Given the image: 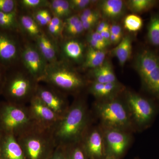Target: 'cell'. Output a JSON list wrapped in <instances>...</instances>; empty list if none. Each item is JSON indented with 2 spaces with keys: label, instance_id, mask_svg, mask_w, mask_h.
<instances>
[{
  "label": "cell",
  "instance_id": "6da1fadb",
  "mask_svg": "<svg viewBox=\"0 0 159 159\" xmlns=\"http://www.w3.org/2000/svg\"><path fill=\"white\" fill-rule=\"evenodd\" d=\"M89 113L84 101L74 102L52 129L56 146H66L81 142L88 129Z\"/></svg>",
  "mask_w": 159,
  "mask_h": 159
},
{
  "label": "cell",
  "instance_id": "7a4b0ae2",
  "mask_svg": "<svg viewBox=\"0 0 159 159\" xmlns=\"http://www.w3.org/2000/svg\"><path fill=\"white\" fill-rule=\"evenodd\" d=\"M16 139L26 159H48L57 147L52 130L37 125Z\"/></svg>",
  "mask_w": 159,
  "mask_h": 159
},
{
  "label": "cell",
  "instance_id": "3957f363",
  "mask_svg": "<svg viewBox=\"0 0 159 159\" xmlns=\"http://www.w3.org/2000/svg\"><path fill=\"white\" fill-rule=\"evenodd\" d=\"M36 125L28 107L6 102L0 104V130L17 138Z\"/></svg>",
  "mask_w": 159,
  "mask_h": 159
},
{
  "label": "cell",
  "instance_id": "277c9868",
  "mask_svg": "<svg viewBox=\"0 0 159 159\" xmlns=\"http://www.w3.org/2000/svg\"><path fill=\"white\" fill-rule=\"evenodd\" d=\"M94 109L103 127L127 131L133 126L125 102L117 98L99 100L95 103Z\"/></svg>",
  "mask_w": 159,
  "mask_h": 159
},
{
  "label": "cell",
  "instance_id": "5b68a950",
  "mask_svg": "<svg viewBox=\"0 0 159 159\" xmlns=\"http://www.w3.org/2000/svg\"><path fill=\"white\" fill-rule=\"evenodd\" d=\"M36 82L32 77L21 73L6 74L1 94L7 102L25 105L36 94Z\"/></svg>",
  "mask_w": 159,
  "mask_h": 159
},
{
  "label": "cell",
  "instance_id": "8992f818",
  "mask_svg": "<svg viewBox=\"0 0 159 159\" xmlns=\"http://www.w3.org/2000/svg\"><path fill=\"white\" fill-rule=\"evenodd\" d=\"M134 66L143 88L159 100V55L148 49H143L137 54Z\"/></svg>",
  "mask_w": 159,
  "mask_h": 159
},
{
  "label": "cell",
  "instance_id": "52a82bcc",
  "mask_svg": "<svg viewBox=\"0 0 159 159\" xmlns=\"http://www.w3.org/2000/svg\"><path fill=\"white\" fill-rule=\"evenodd\" d=\"M41 81H45L56 88L67 92H76L86 85L85 80L77 72L60 65L47 67Z\"/></svg>",
  "mask_w": 159,
  "mask_h": 159
},
{
  "label": "cell",
  "instance_id": "ba28073f",
  "mask_svg": "<svg viewBox=\"0 0 159 159\" xmlns=\"http://www.w3.org/2000/svg\"><path fill=\"white\" fill-rule=\"evenodd\" d=\"M125 102L133 124L144 129L148 127L154 119L157 109L154 104L136 93L126 92Z\"/></svg>",
  "mask_w": 159,
  "mask_h": 159
},
{
  "label": "cell",
  "instance_id": "9c48e42d",
  "mask_svg": "<svg viewBox=\"0 0 159 159\" xmlns=\"http://www.w3.org/2000/svg\"><path fill=\"white\" fill-rule=\"evenodd\" d=\"M103 129L106 155H108L120 159L129 146L130 135L126 131L119 129L103 127Z\"/></svg>",
  "mask_w": 159,
  "mask_h": 159
},
{
  "label": "cell",
  "instance_id": "30bf717a",
  "mask_svg": "<svg viewBox=\"0 0 159 159\" xmlns=\"http://www.w3.org/2000/svg\"><path fill=\"white\" fill-rule=\"evenodd\" d=\"M28 106L29 112L36 125L52 130L60 117L43 103L36 95L32 97Z\"/></svg>",
  "mask_w": 159,
  "mask_h": 159
},
{
  "label": "cell",
  "instance_id": "8fae6325",
  "mask_svg": "<svg viewBox=\"0 0 159 159\" xmlns=\"http://www.w3.org/2000/svg\"><path fill=\"white\" fill-rule=\"evenodd\" d=\"M22 58L30 76L37 82L41 81L45 74L48 66L47 61L38 49L32 46H27L23 51Z\"/></svg>",
  "mask_w": 159,
  "mask_h": 159
},
{
  "label": "cell",
  "instance_id": "7c38bea8",
  "mask_svg": "<svg viewBox=\"0 0 159 159\" xmlns=\"http://www.w3.org/2000/svg\"><path fill=\"white\" fill-rule=\"evenodd\" d=\"M81 142L89 159H102L105 156L103 134L99 128L88 129Z\"/></svg>",
  "mask_w": 159,
  "mask_h": 159
},
{
  "label": "cell",
  "instance_id": "4fadbf2b",
  "mask_svg": "<svg viewBox=\"0 0 159 159\" xmlns=\"http://www.w3.org/2000/svg\"><path fill=\"white\" fill-rule=\"evenodd\" d=\"M35 95L60 118L70 107L66 98L51 89L38 86Z\"/></svg>",
  "mask_w": 159,
  "mask_h": 159
},
{
  "label": "cell",
  "instance_id": "5bb4252c",
  "mask_svg": "<svg viewBox=\"0 0 159 159\" xmlns=\"http://www.w3.org/2000/svg\"><path fill=\"white\" fill-rule=\"evenodd\" d=\"M18 46L13 36L4 31H0V65L9 66L17 60Z\"/></svg>",
  "mask_w": 159,
  "mask_h": 159
},
{
  "label": "cell",
  "instance_id": "9a60e30c",
  "mask_svg": "<svg viewBox=\"0 0 159 159\" xmlns=\"http://www.w3.org/2000/svg\"><path fill=\"white\" fill-rule=\"evenodd\" d=\"M124 89V86L118 81L105 84L93 81L89 92L98 100H105L117 98Z\"/></svg>",
  "mask_w": 159,
  "mask_h": 159
},
{
  "label": "cell",
  "instance_id": "2e32d148",
  "mask_svg": "<svg viewBox=\"0 0 159 159\" xmlns=\"http://www.w3.org/2000/svg\"><path fill=\"white\" fill-rule=\"evenodd\" d=\"M0 159H26L20 145L13 135L2 133Z\"/></svg>",
  "mask_w": 159,
  "mask_h": 159
},
{
  "label": "cell",
  "instance_id": "e0dca14e",
  "mask_svg": "<svg viewBox=\"0 0 159 159\" xmlns=\"http://www.w3.org/2000/svg\"><path fill=\"white\" fill-rule=\"evenodd\" d=\"M125 5L122 0H104L99 2V11L101 15L109 20H117L125 11Z\"/></svg>",
  "mask_w": 159,
  "mask_h": 159
},
{
  "label": "cell",
  "instance_id": "ac0fdd59",
  "mask_svg": "<svg viewBox=\"0 0 159 159\" xmlns=\"http://www.w3.org/2000/svg\"><path fill=\"white\" fill-rule=\"evenodd\" d=\"M132 52V39L130 35L122 37L120 42L111 51V54L117 58L119 65L123 66L130 58Z\"/></svg>",
  "mask_w": 159,
  "mask_h": 159
},
{
  "label": "cell",
  "instance_id": "d6986e66",
  "mask_svg": "<svg viewBox=\"0 0 159 159\" xmlns=\"http://www.w3.org/2000/svg\"><path fill=\"white\" fill-rule=\"evenodd\" d=\"M90 74L93 79V81L95 82L105 84L118 81L112 66L106 61L100 66L92 69Z\"/></svg>",
  "mask_w": 159,
  "mask_h": 159
},
{
  "label": "cell",
  "instance_id": "ffe728a7",
  "mask_svg": "<svg viewBox=\"0 0 159 159\" xmlns=\"http://www.w3.org/2000/svg\"><path fill=\"white\" fill-rule=\"evenodd\" d=\"M37 48L46 61L54 63L57 59L55 46L46 34L41 33L37 37Z\"/></svg>",
  "mask_w": 159,
  "mask_h": 159
},
{
  "label": "cell",
  "instance_id": "44dd1931",
  "mask_svg": "<svg viewBox=\"0 0 159 159\" xmlns=\"http://www.w3.org/2000/svg\"><path fill=\"white\" fill-rule=\"evenodd\" d=\"M106 51L97 50L89 46L86 53L83 67L93 69L102 65L105 61Z\"/></svg>",
  "mask_w": 159,
  "mask_h": 159
},
{
  "label": "cell",
  "instance_id": "7402d4cb",
  "mask_svg": "<svg viewBox=\"0 0 159 159\" xmlns=\"http://www.w3.org/2000/svg\"><path fill=\"white\" fill-rule=\"evenodd\" d=\"M63 52L66 56L74 61H81L84 55V47L83 44L76 40H70L64 44Z\"/></svg>",
  "mask_w": 159,
  "mask_h": 159
},
{
  "label": "cell",
  "instance_id": "603a6c76",
  "mask_svg": "<svg viewBox=\"0 0 159 159\" xmlns=\"http://www.w3.org/2000/svg\"><path fill=\"white\" fill-rule=\"evenodd\" d=\"M148 38L152 45L159 47V15L152 16L148 27Z\"/></svg>",
  "mask_w": 159,
  "mask_h": 159
},
{
  "label": "cell",
  "instance_id": "cb8c5ba5",
  "mask_svg": "<svg viewBox=\"0 0 159 159\" xmlns=\"http://www.w3.org/2000/svg\"><path fill=\"white\" fill-rule=\"evenodd\" d=\"M20 21L23 29L31 36L37 38L41 34L38 24L31 16L23 15L20 17Z\"/></svg>",
  "mask_w": 159,
  "mask_h": 159
},
{
  "label": "cell",
  "instance_id": "d4e9b609",
  "mask_svg": "<svg viewBox=\"0 0 159 159\" xmlns=\"http://www.w3.org/2000/svg\"><path fill=\"white\" fill-rule=\"evenodd\" d=\"M156 2L152 0H129L127 1V5L133 12L142 13L152 9Z\"/></svg>",
  "mask_w": 159,
  "mask_h": 159
},
{
  "label": "cell",
  "instance_id": "484cf974",
  "mask_svg": "<svg viewBox=\"0 0 159 159\" xmlns=\"http://www.w3.org/2000/svg\"><path fill=\"white\" fill-rule=\"evenodd\" d=\"M18 23L16 11L11 13L0 11V29L12 30L17 28Z\"/></svg>",
  "mask_w": 159,
  "mask_h": 159
},
{
  "label": "cell",
  "instance_id": "4316f807",
  "mask_svg": "<svg viewBox=\"0 0 159 159\" xmlns=\"http://www.w3.org/2000/svg\"><path fill=\"white\" fill-rule=\"evenodd\" d=\"M64 147L68 159H89L81 142Z\"/></svg>",
  "mask_w": 159,
  "mask_h": 159
},
{
  "label": "cell",
  "instance_id": "83f0119b",
  "mask_svg": "<svg viewBox=\"0 0 159 159\" xmlns=\"http://www.w3.org/2000/svg\"><path fill=\"white\" fill-rule=\"evenodd\" d=\"M143 24L142 19L135 14L129 15L124 20V27L130 32H136L141 30Z\"/></svg>",
  "mask_w": 159,
  "mask_h": 159
},
{
  "label": "cell",
  "instance_id": "f1b7e54d",
  "mask_svg": "<svg viewBox=\"0 0 159 159\" xmlns=\"http://www.w3.org/2000/svg\"><path fill=\"white\" fill-rule=\"evenodd\" d=\"M101 16L99 11L86 9L82 11V13L79 17L82 22L93 20L98 21Z\"/></svg>",
  "mask_w": 159,
  "mask_h": 159
},
{
  "label": "cell",
  "instance_id": "f546056e",
  "mask_svg": "<svg viewBox=\"0 0 159 159\" xmlns=\"http://www.w3.org/2000/svg\"><path fill=\"white\" fill-rule=\"evenodd\" d=\"M71 10L74 11H81L86 9L93 2L90 0H71L69 1Z\"/></svg>",
  "mask_w": 159,
  "mask_h": 159
},
{
  "label": "cell",
  "instance_id": "4dcf8cb0",
  "mask_svg": "<svg viewBox=\"0 0 159 159\" xmlns=\"http://www.w3.org/2000/svg\"><path fill=\"white\" fill-rule=\"evenodd\" d=\"M16 2L14 0H0V11L11 13L16 11Z\"/></svg>",
  "mask_w": 159,
  "mask_h": 159
},
{
  "label": "cell",
  "instance_id": "1f68e13d",
  "mask_svg": "<svg viewBox=\"0 0 159 159\" xmlns=\"http://www.w3.org/2000/svg\"><path fill=\"white\" fill-rule=\"evenodd\" d=\"M48 159H68L65 147L57 146Z\"/></svg>",
  "mask_w": 159,
  "mask_h": 159
},
{
  "label": "cell",
  "instance_id": "d6a6232c",
  "mask_svg": "<svg viewBox=\"0 0 159 159\" xmlns=\"http://www.w3.org/2000/svg\"><path fill=\"white\" fill-rule=\"evenodd\" d=\"M84 30L82 22L80 20L70 29L66 30V32L70 36H75L81 34Z\"/></svg>",
  "mask_w": 159,
  "mask_h": 159
},
{
  "label": "cell",
  "instance_id": "836d02e7",
  "mask_svg": "<svg viewBox=\"0 0 159 159\" xmlns=\"http://www.w3.org/2000/svg\"><path fill=\"white\" fill-rule=\"evenodd\" d=\"M20 2L27 8H36L44 6L47 2L42 0H23Z\"/></svg>",
  "mask_w": 159,
  "mask_h": 159
},
{
  "label": "cell",
  "instance_id": "e575fe53",
  "mask_svg": "<svg viewBox=\"0 0 159 159\" xmlns=\"http://www.w3.org/2000/svg\"><path fill=\"white\" fill-rule=\"evenodd\" d=\"M80 17L76 15L68 17L66 20L65 22L64 23V27L66 30L70 29L72 27L76 25L80 21Z\"/></svg>",
  "mask_w": 159,
  "mask_h": 159
},
{
  "label": "cell",
  "instance_id": "d590c367",
  "mask_svg": "<svg viewBox=\"0 0 159 159\" xmlns=\"http://www.w3.org/2000/svg\"><path fill=\"white\" fill-rule=\"evenodd\" d=\"M88 37L92 39L95 40L97 42L99 43L100 44L102 45L105 48H106L109 45L106 42V41L104 40L102 35L100 33H98L97 31L91 32Z\"/></svg>",
  "mask_w": 159,
  "mask_h": 159
},
{
  "label": "cell",
  "instance_id": "8d00e7d4",
  "mask_svg": "<svg viewBox=\"0 0 159 159\" xmlns=\"http://www.w3.org/2000/svg\"><path fill=\"white\" fill-rule=\"evenodd\" d=\"M111 34L117 36L119 38H122V27L118 24H114L110 26Z\"/></svg>",
  "mask_w": 159,
  "mask_h": 159
},
{
  "label": "cell",
  "instance_id": "74e56055",
  "mask_svg": "<svg viewBox=\"0 0 159 159\" xmlns=\"http://www.w3.org/2000/svg\"><path fill=\"white\" fill-rule=\"evenodd\" d=\"M35 19L36 22L38 24L42 26H44L46 25H48V22L44 17L43 13V10H40L38 11L35 13Z\"/></svg>",
  "mask_w": 159,
  "mask_h": 159
},
{
  "label": "cell",
  "instance_id": "f35d334b",
  "mask_svg": "<svg viewBox=\"0 0 159 159\" xmlns=\"http://www.w3.org/2000/svg\"><path fill=\"white\" fill-rule=\"evenodd\" d=\"M72 10L69 1L63 0L62 17H67L70 15Z\"/></svg>",
  "mask_w": 159,
  "mask_h": 159
},
{
  "label": "cell",
  "instance_id": "ab89813d",
  "mask_svg": "<svg viewBox=\"0 0 159 159\" xmlns=\"http://www.w3.org/2000/svg\"><path fill=\"white\" fill-rule=\"evenodd\" d=\"M48 28L49 32L51 34H53L54 36H58L61 33L63 28L61 27H58V26L54 25L53 24L51 23L48 25Z\"/></svg>",
  "mask_w": 159,
  "mask_h": 159
},
{
  "label": "cell",
  "instance_id": "60d3db41",
  "mask_svg": "<svg viewBox=\"0 0 159 159\" xmlns=\"http://www.w3.org/2000/svg\"><path fill=\"white\" fill-rule=\"evenodd\" d=\"M87 41L89 43L90 46L92 47V48L98 50H101V51L105 50V48L102 45L100 44L99 43L97 42L95 40L92 39L90 38V37H88Z\"/></svg>",
  "mask_w": 159,
  "mask_h": 159
},
{
  "label": "cell",
  "instance_id": "b9f144b4",
  "mask_svg": "<svg viewBox=\"0 0 159 159\" xmlns=\"http://www.w3.org/2000/svg\"><path fill=\"white\" fill-rule=\"evenodd\" d=\"M110 25L107 22L101 21L98 24L97 26L96 31L100 33L102 31H104L106 29L110 28Z\"/></svg>",
  "mask_w": 159,
  "mask_h": 159
},
{
  "label": "cell",
  "instance_id": "7bdbcfd3",
  "mask_svg": "<svg viewBox=\"0 0 159 159\" xmlns=\"http://www.w3.org/2000/svg\"><path fill=\"white\" fill-rule=\"evenodd\" d=\"M60 0H54L51 2V6L52 11L55 14V16H57L58 14V9L60 6Z\"/></svg>",
  "mask_w": 159,
  "mask_h": 159
},
{
  "label": "cell",
  "instance_id": "ee69618b",
  "mask_svg": "<svg viewBox=\"0 0 159 159\" xmlns=\"http://www.w3.org/2000/svg\"><path fill=\"white\" fill-rule=\"evenodd\" d=\"M4 67L0 65V94H1L2 89L4 81H5V77H6V73L5 70H4Z\"/></svg>",
  "mask_w": 159,
  "mask_h": 159
},
{
  "label": "cell",
  "instance_id": "f6af8a7d",
  "mask_svg": "<svg viewBox=\"0 0 159 159\" xmlns=\"http://www.w3.org/2000/svg\"><path fill=\"white\" fill-rule=\"evenodd\" d=\"M100 34L109 45L111 44L110 42L111 32L110 31V28L102 31V32L100 33Z\"/></svg>",
  "mask_w": 159,
  "mask_h": 159
},
{
  "label": "cell",
  "instance_id": "bcb514c9",
  "mask_svg": "<svg viewBox=\"0 0 159 159\" xmlns=\"http://www.w3.org/2000/svg\"><path fill=\"white\" fill-rule=\"evenodd\" d=\"M50 23L51 24H53L54 25L58 26V27L63 28V23L62 22L61 19L60 18L57 17V16H54L53 18H52Z\"/></svg>",
  "mask_w": 159,
  "mask_h": 159
},
{
  "label": "cell",
  "instance_id": "7dc6e473",
  "mask_svg": "<svg viewBox=\"0 0 159 159\" xmlns=\"http://www.w3.org/2000/svg\"><path fill=\"white\" fill-rule=\"evenodd\" d=\"M97 21H89L82 22L84 30H89L92 29L97 23Z\"/></svg>",
  "mask_w": 159,
  "mask_h": 159
},
{
  "label": "cell",
  "instance_id": "c3c4849f",
  "mask_svg": "<svg viewBox=\"0 0 159 159\" xmlns=\"http://www.w3.org/2000/svg\"><path fill=\"white\" fill-rule=\"evenodd\" d=\"M43 13L44 17L46 21L49 25L51 23V19H52L51 15H50L49 11L48 10H46V9H43Z\"/></svg>",
  "mask_w": 159,
  "mask_h": 159
},
{
  "label": "cell",
  "instance_id": "681fc988",
  "mask_svg": "<svg viewBox=\"0 0 159 159\" xmlns=\"http://www.w3.org/2000/svg\"><path fill=\"white\" fill-rule=\"evenodd\" d=\"M102 159H118L116 158L115 157H114L112 156L108 155H106Z\"/></svg>",
  "mask_w": 159,
  "mask_h": 159
},
{
  "label": "cell",
  "instance_id": "f907efd6",
  "mask_svg": "<svg viewBox=\"0 0 159 159\" xmlns=\"http://www.w3.org/2000/svg\"><path fill=\"white\" fill-rule=\"evenodd\" d=\"M2 133L0 130V146H1V139H2Z\"/></svg>",
  "mask_w": 159,
  "mask_h": 159
}]
</instances>
